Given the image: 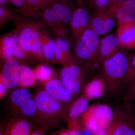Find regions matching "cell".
I'll return each mask as SVG.
<instances>
[{
  "mask_svg": "<svg viewBox=\"0 0 135 135\" xmlns=\"http://www.w3.org/2000/svg\"><path fill=\"white\" fill-rule=\"evenodd\" d=\"M95 135H106L107 132L105 129H100L95 132Z\"/></svg>",
  "mask_w": 135,
  "mask_h": 135,
  "instance_id": "34",
  "label": "cell"
},
{
  "mask_svg": "<svg viewBox=\"0 0 135 135\" xmlns=\"http://www.w3.org/2000/svg\"><path fill=\"white\" fill-rule=\"evenodd\" d=\"M9 0H0V5H8Z\"/></svg>",
  "mask_w": 135,
  "mask_h": 135,
  "instance_id": "37",
  "label": "cell"
},
{
  "mask_svg": "<svg viewBox=\"0 0 135 135\" xmlns=\"http://www.w3.org/2000/svg\"><path fill=\"white\" fill-rule=\"evenodd\" d=\"M89 105L88 99L85 97L77 99L70 107L68 116L71 119L77 118L88 109Z\"/></svg>",
  "mask_w": 135,
  "mask_h": 135,
  "instance_id": "22",
  "label": "cell"
},
{
  "mask_svg": "<svg viewBox=\"0 0 135 135\" xmlns=\"http://www.w3.org/2000/svg\"><path fill=\"white\" fill-rule=\"evenodd\" d=\"M20 85L22 88L31 86L36 80L34 70L27 66L21 64L19 71Z\"/></svg>",
  "mask_w": 135,
  "mask_h": 135,
  "instance_id": "20",
  "label": "cell"
},
{
  "mask_svg": "<svg viewBox=\"0 0 135 135\" xmlns=\"http://www.w3.org/2000/svg\"><path fill=\"white\" fill-rule=\"evenodd\" d=\"M112 3H119L123 2L125 1H127V0H111Z\"/></svg>",
  "mask_w": 135,
  "mask_h": 135,
  "instance_id": "38",
  "label": "cell"
},
{
  "mask_svg": "<svg viewBox=\"0 0 135 135\" xmlns=\"http://www.w3.org/2000/svg\"><path fill=\"white\" fill-rule=\"evenodd\" d=\"M112 135H135V128L132 125H120L116 128Z\"/></svg>",
  "mask_w": 135,
  "mask_h": 135,
  "instance_id": "29",
  "label": "cell"
},
{
  "mask_svg": "<svg viewBox=\"0 0 135 135\" xmlns=\"http://www.w3.org/2000/svg\"><path fill=\"white\" fill-rule=\"evenodd\" d=\"M131 58L121 50L110 58L103 63V69L105 76L110 79L118 80L128 73L134 76L135 72L131 65Z\"/></svg>",
  "mask_w": 135,
  "mask_h": 135,
  "instance_id": "5",
  "label": "cell"
},
{
  "mask_svg": "<svg viewBox=\"0 0 135 135\" xmlns=\"http://www.w3.org/2000/svg\"><path fill=\"white\" fill-rule=\"evenodd\" d=\"M20 45L32 60L46 61L42 50L40 33L44 27L41 21L22 18L16 23Z\"/></svg>",
  "mask_w": 135,
  "mask_h": 135,
  "instance_id": "1",
  "label": "cell"
},
{
  "mask_svg": "<svg viewBox=\"0 0 135 135\" xmlns=\"http://www.w3.org/2000/svg\"><path fill=\"white\" fill-rule=\"evenodd\" d=\"M90 15L88 8L82 3L74 11L69 26L71 47L88 26Z\"/></svg>",
  "mask_w": 135,
  "mask_h": 135,
  "instance_id": "8",
  "label": "cell"
},
{
  "mask_svg": "<svg viewBox=\"0 0 135 135\" xmlns=\"http://www.w3.org/2000/svg\"><path fill=\"white\" fill-rule=\"evenodd\" d=\"M14 45V57L20 61H31L32 59L23 50L20 45L18 35L16 29L10 32Z\"/></svg>",
  "mask_w": 135,
  "mask_h": 135,
  "instance_id": "24",
  "label": "cell"
},
{
  "mask_svg": "<svg viewBox=\"0 0 135 135\" xmlns=\"http://www.w3.org/2000/svg\"><path fill=\"white\" fill-rule=\"evenodd\" d=\"M0 55L1 59L4 61L14 58V45L10 33L1 36Z\"/></svg>",
  "mask_w": 135,
  "mask_h": 135,
  "instance_id": "19",
  "label": "cell"
},
{
  "mask_svg": "<svg viewBox=\"0 0 135 135\" xmlns=\"http://www.w3.org/2000/svg\"><path fill=\"white\" fill-rule=\"evenodd\" d=\"M34 99L37 108L34 120L36 126L45 130L59 127L62 110L61 102L45 89L39 90Z\"/></svg>",
  "mask_w": 135,
  "mask_h": 135,
  "instance_id": "2",
  "label": "cell"
},
{
  "mask_svg": "<svg viewBox=\"0 0 135 135\" xmlns=\"http://www.w3.org/2000/svg\"><path fill=\"white\" fill-rule=\"evenodd\" d=\"M117 34L122 49H135V21L118 24Z\"/></svg>",
  "mask_w": 135,
  "mask_h": 135,
  "instance_id": "15",
  "label": "cell"
},
{
  "mask_svg": "<svg viewBox=\"0 0 135 135\" xmlns=\"http://www.w3.org/2000/svg\"><path fill=\"white\" fill-rule=\"evenodd\" d=\"M28 135H46L45 130L41 128H38L35 129Z\"/></svg>",
  "mask_w": 135,
  "mask_h": 135,
  "instance_id": "32",
  "label": "cell"
},
{
  "mask_svg": "<svg viewBox=\"0 0 135 135\" xmlns=\"http://www.w3.org/2000/svg\"><path fill=\"white\" fill-rule=\"evenodd\" d=\"M118 24L135 21V0L112 3Z\"/></svg>",
  "mask_w": 135,
  "mask_h": 135,
  "instance_id": "13",
  "label": "cell"
},
{
  "mask_svg": "<svg viewBox=\"0 0 135 135\" xmlns=\"http://www.w3.org/2000/svg\"><path fill=\"white\" fill-rule=\"evenodd\" d=\"M36 79L46 83L53 77L54 71L49 66L46 64L38 65L34 70Z\"/></svg>",
  "mask_w": 135,
  "mask_h": 135,
  "instance_id": "25",
  "label": "cell"
},
{
  "mask_svg": "<svg viewBox=\"0 0 135 135\" xmlns=\"http://www.w3.org/2000/svg\"><path fill=\"white\" fill-rule=\"evenodd\" d=\"M45 89L61 103H68L72 99L73 94L66 88L60 79L54 77L45 83Z\"/></svg>",
  "mask_w": 135,
  "mask_h": 135,
  "instance_id": "14",
  "label": "cell"
},
{
  "mask_svg": "<svg viewBox=\"0 0 135 135\" xmlns=\"http://www.w3.org/2000/svg\"><path fill=\"white\" fill-rule=\"evenodd\" d=\"M32 98L31 93L26 88L18 89L13 91L10 96L11 105L18 111Z\"/></svg>",
  "mask_w": 135,
  "mask_h": 135,
  "instance_id": "18",
  "label": "cell"
},
{
  "mask_svg": "<svg viewBox=\"0 0 135 135\" xmlns=\"http://www.w3.org/2000/svg\"><path fill=\"white\" fill-rule=\"evenodd\" d=\"M9 2L16 7L18 12L23 18L41 21V11L35 10L27 0H9Z\"/></svg>",
  "mask_w": 135,
  "mask_h": 135,
  "instance_id": "17",
  "label": "cell"
},
{
  "mask_svg": "<svg viewBox=\"0 0 135 135\" xmlns=\"http://www.w3.org/2000/svg\"><path fill=\"white\" fill-rule=\"evenodd\" d=\"M104 92L103 83L99 79H95L90 82L85 90L86 96L90 99L98 98Z\"/></svg>",
  "mask_w": 135,
  "mask_h": 135,
  "instance_id": "23",
  "label": "cell"
},
{
  "mask_svg": "<svg viewBox=\"0 0 135 135\" xmlns=\"http://www.w3.org/2000/svg\"><path fill=\"white\" fill-rule=\"evenodd\" d=\"M93 116L98 119L110 120L113 116V111L110 107L101 105L96 107L94 110Z\"/></svg>",
  "mask_w": 135,
  "mask_h": 135,
  "instance_id": "27",
  "label": "cell"
},
{
  "mask_svg": "<svg viewBox=\"0 0 135 135\" xmlns=\"http://www.w3.org/2000/svg\"><path fill=\"white\" fill-rule=\"evenodd\" d=\"M20 60L13 58L4 61L1 74V81L8 88L13 89L20 85Z\"/></svg>",
  "mask_w": 135,
  "mask_h": 135,
  "instance_id": "10",
  "label": "cell"
},
{
  "mask_svg": "<svg viewBox=\"0 0 135 135\" xmlns=\"http://www.w3.org/2000/svg\"><path fill=\"white\" fill-rule=\"evenodd\" d=\"M27 118L17 117L11 120L4 127L5 135H28L36 128Z\"/></svg>",
  "mask_w": 135,
  "mask_h": 135,
  "instance_id": "12",
  "label": "cell"
},
{
  "mask_svg": "<svg viewBox=\"0 0 135 135\" xmlns=\"http://www.w3.org/2000/svg\"><path fill=\"white\" fill-rule=\"evenodd\" d=\"M18 112L22 114L21 116H23V118H34L35 120L36 117L37 108L34 98H32Z\"/></svg>",
  "mask_w": 135,
  "mask_h": 135,
  "instance_id": "26",
  "label": "cell"
},
{
  "mask_svg": "<svg viewBox=\"0 0 135 135\" xmlns=\"http://www.w3.org/2000/svg\"><path fill=\"white\" fill-rule=\"evenodd\" d=\"M40 39L42 50L46 61L49 62L56 63L55 40L49 31L44 27L41 32Z\"/></svg>",
  "mask_w": 135,
  "mask_h": 135,
  "instance_id": "16",
  "label": "cell"
},
{
  "mask_svg": "<svg viewBox=\"0 0 135 135\" xmlns=\"http://www.w3.org/2000/svg\"><path fill=\"white\" fill-rule=\"evenodd\" d=\"M131 66L135 72V54L131 58Z\"/></svg>",
  "mask_w": 135,
  "mask_h": 135,
  "instance_id": "35",
  "label": "cell"
},
{
  "mask_svg": "<svg viewBox=\"0 0 135 135\" xmlns=\"http://www.w3.org/2000/svg\"><path fill=\"white\" fill-rule=\"evenodd\" d=\"M55 43L56 63L64 64L73 57L68 30L52 33Z\"/></svg>",
  "mask_w": 135,
  "mask_h": 135,
  "instance_id": "9",
  "label": "cell"
},
{
  "mask_svg": "<svg viewBox=\"0 0 135 135\" xmlns=\"http://www.w3.org/2000/svg\"><path fill=\"white\" fill-rule=\"evenodd\" d=\"M8 89V88L6 86V85L3 83L1 81V83H0V96H1V98L2 97L6 94V92L7 91Z\"/></svg>",
  "mask_w": 135,
  "mask_h": 135,
  "instance_id": "33",
  "label": "cell"
},
{
  "mask_svg": "<svg viewBox=\"0 0 135 135\" xmlns=\"http://www.w3.org/2000/svg\"><path fill=\"white\" fill-rule=\"evenodd\" d=\"M22 17L17 11L16 9L14 10L8 5H0V27L6 24L11 21L15 23Z\"/></svg>",
  "mask_w": 135,
  "mask_h": 135,
  "instance_id": "21",
  "label": "cell"
},
{
  "mask_svg": "<svg viewBox=\"0 0 135 135\" xmlns=\"http://www.w3.org/2000/svg\"><path fill=\"white\" fill-rule=\"evenodd\" d=\"M27 1L35 10L40 11L52 5L54 0H27Z\"/></svg>",
  "mask_w": 135,
  "mask_h": 135,
  "instance_id": "28",
  "label": "cell"
},
{
  "mask_svg": "<svg viewBox=\"0 0 135 135\" xmlns=\"http://www.w3.org/2000/svg\"><path fill=\"white\" fill-rule=\"evenodd\" d=\"M78 62V59L73 57L64 64L60 72L61 81L73 95L80 92L84 75V71Z\"/></svg>",
  "mask_w": 135,
  "mask_h": 135,
  "instance_id": "6",
  "label": "cell"
},
{
  "mask_svg": "<svg viewBox=\"0 0 135 135\" xmlns=\"http://www.w3.org/2000/svg\"><path fill=\"white\" fill-rule=\"evenodd\" d=\"M84 1H85L87 2L88 3L90 1V0H84Z\"/></svg>",
  "mask_w": 135,
  "mask_h": 135,
  "instance_id": "39",
  "label": "cell"
},
{
  "mask_svg": "<svg viewBox=\"0 0 135 135\" xmlns=\"http://www.w3.org/2000/svg\"><path fill=\"white\" fill-rule=\"evenodd\" d=\"M86 126L89 130L95 133L99 129L98 119L92 115L87 120Z\"/></svg>",
  "mask_w": 135,
  "mask_h": 135,
  "instance_id": "31",
  "label": "cell"
},
{
  "mask_svg": "<svg viewBox=\"0 0 135 135\" xmlns=\"http://www.w3.org/2000/svg\"><path fill=\"white\" fill-rule=\"evenodd\" d=\"M120 41L117 35H110L100 40L95 61L104 62L122 50Z\"/></svg>",
  "mask_w": 135,
  "mask_h": 135,
  "instance_id": "11",
  "label": "cell"
},
{
  "mask_svg": "<svg viewBox=\"0 0 135 135\" xmlns=\"http://www.w3.org/2000/svg\"><path fill=\"white\" fill-rule=\"evenodd\" d=\"M112 3L106 7L96 9L90 15L89 26L99 35L112 31L116 20Z\"/></svg>",
  "mask_w": 135,
  "mask_h": 135,
  "instance_id": "7",
  "label": "cell"
},
{
  "mask_svg": "<svg viewBox=\"0 0 135 135\" xmlns=\"http://www.w3.org/2000/svg\"><path fill=\"white\" fill-rule=\"evenodd\" d=\"M80 4L54 1L52 5L41 11V22L52 33L68 30L73 12Z\"/></svg>",
  "mask_w": 135,
  "mask_h": 135,
  "instance_id": "3",
  "label": "cell"
},
{
  "mask_svg": "<svg viewBox=\"0 0 135 135\" xmlns=\"http://www.w3.org/2000/svg\"><path fill=\"white\" fill-rule=\"evenodd\" d=\"M112 3L111 0H90L88 3L90 7L95 9L106 7Z\"/></svg>",
  "mask_w": 135,
  "mask_h": 135,
  "instance_id": "30",
  "label": "cell"
},
{
  "mask_svg": "<svg viewBox=\"0 0 135 135\" xmlns=\"http://www.w3.org/2000/svg\"><path fill=\"white\" fill-rule=\"evenodd\" d=\"M54 1H58L63 2L75 3V1L80 2L81 0H54Z\"/></svg>",
  "mask_w": 135,
  "mask_h": 135,
  "instance_id": "36",
  "label": "cell"
},
{
  "mask_svg": "<svg viewBox=\"0 0 135 135\" xmlns=\"http://www.w3.org/2000/svg\"><path fill=\"white\" fill-rule=\"evenodd\" d=\"M100 39L89 26L71 47L75 58L80 61H95Z\"/></svg>",
  "mask_w": 135,
  "mask_h": 135,
  "instance_id": "4",
  "label": "cell"
}]
</instances>
